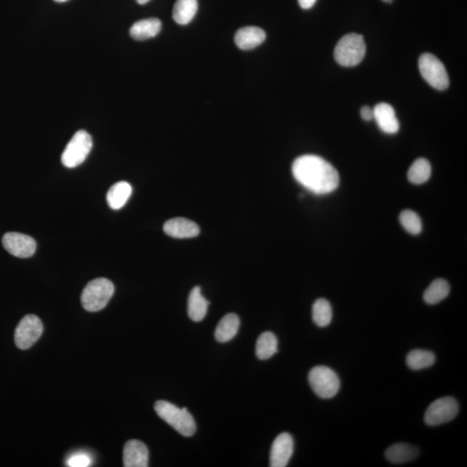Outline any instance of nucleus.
<instances>
[{"instance_id": "obj_17", "label": "nucleus", "mask_w": 467, "mask_h": 467, "mask_svg": "<svg viewBox=\"0 0 467 467\" xmlns=\"http://www.w3.org/2000/svg\"><path fill=\"white\" fill-rule=\"evenodd\" d=\"M419 456V450L416 446L406 443H397L386 450L387 462L393 464H403L412 462Z\"/></svg>"}, {"instance_id": "obj_20", "label": "nucleus", "mask_w": 467, "mask_h": 467, "mask_svg": "<svg viewBox=\"0 0 467 467\" xmlns=\"http://www.w3.org/2000/svg\"><path fill=\"white\" fill-rule=\"evenodd\" d=\"M132 189L128 182L121 181L115 184L109 189L107 202L112 210H120L124 206L132 195Z\"/></svg>"}, {"instance_id": "obj_26", "label": "nucleus", "mask_w": 467, "mask_h": 467, "mask_svg": "<svg viewBox=\"0 0 467 467\" xmlns=\"http://www.w3.org/2000/svg\"><path fill=\"white\" fill-rule=\"evenodd\" d=\"M313 320L318 326H329L333 320V308L329 301L326 299H319L314 302Z\"/></svg>"}, {"instance_id": "obj_30", "label": "nucleus", "mask_w": 467, "mask_h": 467, "mask_svg": "<svg viewBox=\"0 0 467 467\" xmlns=\"http://www.w3.org/2000/svg\"><path fill=\"white\" fill-rule=\"evenodd\" d=\"M298 1H299V5L301 8L308 10L315 5L317 0H298Z\"/></svg>"}, {"instance_id": "obj_33", "label": "nucleus", "mask_w": 467, "mask_h": 467, "mask_svg": "<svg viewBox=\"0 0 467 467\" xmlns=\"http://www.w3.org/2000/svg\"><path fill=\"white\" fill-rule=\"evenodd\" d=\"M383 1L386 2V3H392L393 0H383Z\"/></svg>"}, {"instance_id": "obj_27", "label": "nucleus", "mask_w": 467, "mask_h": 467, "mask_svg": "<svg viewBox=\"0 0 467 467\" xmlns=\"http://www.w3.org/2000/svg\"><path fill=\"white\" fill-rule=\"evenodd\" d=\"M400 223L406 231L412 235H418L422 230V220L415 211L406 210L400 215Z\"/></svg>"}, {"instance_id": "obj_11", "label": "nucleus", "mask_w": 467, "mask_h": 467, "mask_svg": "<svg viewBox=\"0 0 467 467\" xmlns=\"http://www.w3.org/2000/svg\"><path fill=\"white\" fill-rule=\"evenodd\" d=\"M294 448V439L289 433H283L278 435L271 447L270 466H287L293 455Z\"/></svg>"}, {"instance_id": "obj_15", "label": "nucleus", "mask_w": 467, "mask_h": 467, "mask_svg": "<svg viewBox=\"0 0 467 467\" xmlns=\"http://www.w3.org/2000/svg\"><path fill=\"white\" fill-rule=\"evenodd\" d=\"M266 33L263 29L256 26H248L238 29L235 36V42L238 48L243 51H250L263 44L266 40Z\"/></svg>"}, {"instance_id": "obj_22", "label": "nucleus", "mask_w": 467, "mask_h": 467, "mask_svg": "<svg viewBox=\"0 0 467 467\" xmlns=\"http://www.w3.org/2000/svg\"><path fill=\"white\" fill-rule=\"evenodd\" d=\"M278 352V339L271 332L261 333L258 337L256 354L260 360H267Z\"/></svg>"}, {"instance_id": "obj_5", "label": "nucleus", "mask_w": 467, "mask_h": 467, "mask_svg": "<svg viewBox=\"0 0 467 467\" xmlns=\"http://www.w3.org/2000/svg\"><path fill=\"white\" fill-rule=\"evenodd\" d=\"M311 390L322 399L335 396L340 389V380L334 370L326 366H315L308 375Z\"/></svg>"}, {"instance_id": "obj_10", "label": "nucleus", "mask_w": 467, "mask_h": 467, "mask_svg": "<svg viewBox=\"0 0 467 467\" xmlns=\"http://www.w3.org/2000/svg\"><path fill=\"white\" fill-rule=\"evenodd\" d=\"M3 246L13 256L29 258L35 254L36 243L32 237L27 235L9 232L3 237Z\"/></svg>"}, {"instance_id": "obj_19", "label": "nucleus", "mask_w": 467, "mask_h": 467, "mask_svg": "<svg viewBox=\"0 0 467 467\" xmlns=\"http://www.w3.org/2000/svg\"><path fill=\"white\" fill-rule=\"evenodd\" d=\"M208 301L202 296L201 288L195 287L188 300V315L194 322H200L206 316Z\"/></svg>"}, {"instance_id": "obj_18", "label": "nucleus", "mask_w": 467, "mask_h": 467, "mask_svg": "<svg viewBox=\"0 0 467 467\" xmlns=\"http://www.w3.org/2000/svg\"><path fill=\"white\" fill-rule=\"evenodd\" d=\"M239 327V317L235 313H228L218 323L215 331V337L218 342L226 343L237 336Z\"/></svg>"}, {"instance_id": "obj_3", "label": "nucleus", "mask_w": 467, "mask_h": 467, "mask_svg": "<svg viewBox=\"0 0 467 467\" xmlns=\"http://www.w3.org/2000/svg\"><path fill=\"white\" fill-rule=\"evenodd\" d=\"M366 53V45L362 35L350 33L344 36L334 51L337 64L344 67H354L363 61Z\"/></svg>"}, {"instance_id": "obj_21", "label": "nucleus", "mask_w": 467, "mask_h": 467, "mask_svg": "<svg viewBox=\"0 0 467 467\" xmlns=\"http://www.w3.org/2000/svg\"><path fill=\"white\" fill-rule=\"evenodd\" d=\"M197 0H177L173 8L172 16L178 25H188L197 12Z\"/></svg>"}, {"instance_id": "obj_14", "label": "nucleus", "mask_w": 467, "mask_h": 467, "mask_svg": "<svg viewBox=\"0 0 467 467\" xmlns=\"http://www.w3.org/2000/svg\"><path fill=\"white\" fill-rule=\"evenodd\" d=\"M373 112L374 120L376 121L381 130L389 134H396L399 131V121L392 105L382 102L373 108Z\"/></svg>"}, {"instance_id": "obj_6", "label": "nucleus", "mask_w": 467, "mask_h": 467, "mask_svg": "<svg viewBox=\"0 0 467 467\" xmlns=\"http://www.w3.org/2000/svg\"><path fill=\"white\" fill-rule=\"evenodd\" d=\"M92 147L93 141L91 134L84 130L76 132L62 152L61 158L62 165L68 168L78 167L84 163Z\"/></svg>"}, {"instance_id": "obj_25", "label": "nucleus", "mask_w": 467, "mask_h": 467, "mask_svg": "<svg viewBox=\"0 0 467 467\" xmlns=\"http://www.w3.org/2000/svg\"><path fill=\"white\" fill-rule=\"evenodd\" d=\"M406 361L410 369L420 370L433 366L435 363V356L429 350H414L407 354Z\"/></svg>"}, {"instance_id": "obj_28", "label": "nucleus", "mask_w": 467, "mask_h": 467, "mask_svg": "<svg viewBox=\"0 0 467 467\" xmlns=\"http://www.w3.org/2000/svg\"><path fill=\"white\" fill-rule=\"evenodd\" d=\"M92 459L87 453H77L69 457L67 466L71 467H87L91 466Z\"/></svg>"}, {"instance_id": "obj_24", "label": "nucleus", "mask_w": 467, "mask_h": 467, "mask_svg": "<svg viewBox=\"0 0 467 467\" xmlns=\"http://www.w3.org/2000/svg\"><path fill=\"white\" fill-rule=\"evenodd\" d=\"M431 165L426 158H420L414 162L407 172V178L414 184L426 183L431 176Z\"/></svg>"}, {"instance_id": "obj_7", "label": "nucleus", "mask_w": 467, "mask_h": 467, "mask_svg": "<svg viewBox=\"0 0 467 467\" xmlns=\"http://www.w3.org/2000/svg\"><path fill=\"white\" fill-rule=\"evenodd\" d=\"M420 75L433 88L445 91L449 86V77L445 66L435 56L425 53L419 59Z\"/></svg>"}, {"instance_id": "obj_4", "label": "nucleus", "mask_w": 467, "mask_h": 467, "mask_svg": "<svg viewBox=\"0 0 467 467\" xmlns=\"http://www.w3.org/2000/svg\"><path fill=\"white\" fill-rule=\"evenodd\" d=\"M115 293L114 284L106 278H98L91 281L82 291V307L88 311L104 309Z\"/></svg>"}, {"instance_id": "obj_9", "label": "nucleus", "mask_w": 467, "mask_h": 467, "mask_svg": "<svg viewBox=\"0 0 467 467\" xmlns=\"http://www.w3.org/2000/svg\"><path fill=\"white\" fill-rule=\"evenodd\" d=\"M44 326L38 317L27 315L21 320L15 331V344L21 350H27L41 337Z\"/></svg>"}, {"instance_id": "obj_8", "label": "nucleus", "mask_w": 467, "mask_h": 467, "mask_svg": "<svg viewBox=\"0 0 467 467\" xmlns=\"http://www.w3.org/2000/svg\"><path fill=\"white\" fill-rule=\"evenodd\" d=\"M459 413V403L451 396L435 400L427 407L424 420L429 426H439L451 422Z\"/></svg>"}, {"instance_id": "obj_23", "label": "nucleus", "mask_w": 467, "mask_h": 467, "mask_svg": "<svg viewBox=\"0 0 467 467\" xmlns=\"http://www.w3.org/2000/svg\"><path fill=\"white\" fill-rule=\"evenodd\" d=\"M450 294V285L446 280L437 279L427 288L423 300L427 304H435L445 300Z\"/></svg>"}, {"instance_id": "obj_2", "label": "nucleus", "mask_w": 467, "mask_h": 467, "mask_svg": "<svg viewBox=\"0 0 467 467\" xmlns=\"http://www.w3.org/2000/svg\"><path fill=\"white\" fill-rule=\"evenodd\" d=\"M154 409L157 415L177 432L185 437H191L196 433V423L187 409L174 405L167 400H158Z\"/></svg>"}, {"instance_id": "obj_16", "label": "nucleus", "mask_w": 467, "mask_h": 467, "mask_svg": "<svg viewBox=\"0 0 467 467\" xmlns=\"http://www.w3.org/2000/svg\"><path fill=\"white\" fill-rule=\"evenodd\" d=\"M162 24L160 19L151 18L143 19L132 25L130 29V36L135 40L143 41L154 38L160 32Z\"/></svg>"}, {"instance_id": "obj_13", "label": "nucleus", "mask_w": 467, "mask_h": 467, "mask_svg": "<svg viewBox=\"0 0 467 467\" xmlns=\"http://www.w3.org/2000/svg\"><path fill=\"white\" fill-rule=\"evenodd\" d=\"M148 459V449L143 442L132 440L125 443L123 451L125 467H147Z\"/></svg>"}, {"instance_id": "obj_29", "label": "nucleus", "mask_w": 467, "mask_h": 467, "mask_svg": "<svg viewBox=\"0 0 467 467\" xmlns=\"http://www.w3.org/2000/svg\"><path fill=\"white\" fill-rule=\"evenodd\" d=\"M361 116H362L363 120L366 121H372L374 119L373 109L368 107V106H364V107L361 109Z\"/></svg>"}, {"instance_id": "obj_31", "label": "nucleus", "mask_w": 467, "mask_h": 467, "mask_svg": "<svg viewBox=\"0 0 467 467\" xmlns=\"http://www.w3.org/2000/svg\"><path fill=\"white\" fill-rule=\"evenodd\" d=\"M140 5H145L147 4V2L150 1V0H136Z\"/></svg>"}, {"instance_id": "obj_12", "label": "nucleus", "mask_w": 467, "mask_h": 467, "mask_svg": "<svg viewBox=\"0 0 467 467\" xmlns=\"http://www.w3.org/2000/svg\"><path fill=\"white\" fill-rule=\"evenodd\" d=\"M164 231L167 236L187 239V238L196 237L200 233V226L193 221L187 218L177 217L168 220L164 225Z\"/></svg>"}, {"instance_id": "obj_1", "label": "nucleus", "mask_w": 467, "mask_h": 467, "mask_svg": "<svg viewBox=\"0 0 467 467\" xmlns=\"http://www.w3.org/2000/svg\"><path fill=\"white\" fill-rule=\"evenodd\" d=\"M291 171L294 178L314 194L331 193L339 187V172L319 156H301L294 162Z\"/></svg>"}, {"instance_id": "obj_32", "label": "nucleus", "mask_w": 467, "mask_h": 467, "mask_svg": "<svg viewBox=\"0 0 467 467\" xmlns=\"http://www.w3.org/2000/svg\"><path fill=\"white\" fill-rule=\"evenodd\" d=\"M55 1L58 2V3H62V2L68 1V0H55Z\"/></svg>"}]
</instances>
